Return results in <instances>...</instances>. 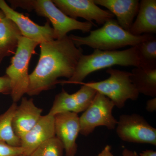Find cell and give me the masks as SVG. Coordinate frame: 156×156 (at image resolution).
Listing matches in <instances>:
<instances>
[{"mask_svg": "<svg viewBox=\"0 0 156 156\" xmlns=\"http://www.w3.org/2000/svg\"><path fill=\"white\" fill-rule=\"evenodd\" d=\"M41 53L33 72L29 75L27 94L34 96L53 88L59 83L58 78L72 77L83 49L78 48L69 37L40 44Z\"/></svg>", "mask_w": 156, "mask_h": 156, "instance_id": "6da1fadb", "label": "cell"}, {"mask_svg": "<svg viewBox=\"0 0 156 156\" xmlns=\"http://www.w3.org/2000/svg\"><path fill=\"white\" fill-rule=\"evenodd\" d=\"M153 36L148 34L133 35L122 28L117 20L112 18L100 28L90 31L87 36L71 34L69 37L78 48L85 45L94 50L112 51L127 46H136Z\"/></svg>", "mask_w": 156, "mask_h": 156, "instance_id": "7a4b0ae2", "label": "cell"}, {"mask_svg": "<svg viewBox=\"0 0 156 156\" xmlns=\"http://www.w3.org/2000/svg\"><path fill=\"white\" fill-rule=\"evenodd\" d=\"M116 65L139 67L140 63L136 46L123 50H94L89 55L83 54L72 77L63 83L81 84L92 73Z\"/></svg>", "mask_w": 156, "mask_h": 156, "instance_id": "3957f363", "label": "cell"}, {"mask_svg": "<svg viewBox=\"0 0 156 156\" xmlns=\"http://www.w3.org/2000/svg\"><path fill=\"white\" fill-rule=\"evenodd\" d=\"M9 2L12 9L20 8L28 11H34L39 16L48 19L53 26L55 40L63 38L71 31L89 33L93 26H96L94 23L81 22L69 17L51 0H11Z\"/></svg>", "mask_w": 156, "mask_h": 156, "instance_id": "277c9868", "label": "cell"}, {"mask_svg": "<svg viewBox=\"0 0 156 156\" xmlns=\"http://www.w3.org/2000/svg\"><path fill=\"white\" fill-rule=\"evenodd\" d=\"M38 45L37 42L22 36L19 38L17 50L11 58V64L6 70V75L11 82L10 94L13 102L17 103L28 91L29 62Z\"/></svg>", "mask_w": 156, "mask_h": 156, "instance_id": "5b68a950", "label": "cell"}, {"mask_svg": "<svg viewBox=\"0 0 156 156\" xmlns=\"http://www.w3.org/2000/svg\"><path fill=\"white\" fill-rule=\"evenodd\" d=\"M106 73L110 76L106 80L85 84L106 96L119 108L124 107L127 100L138 99L139 93L131 82V72L111 67Z\"/></svg>", "mask_w": 156, "mask_h": 156, "instance_id": "8992f818", "label": "cell"}, {"mask_svg": "<svg viewBox=\"0 0 156 156\" xmlns=\"http://www.w3.org/2000/svg\"><path fill=\"white\" fill-rule=\"evenodd\" d=\"M115 106L112 101L97 92L89 107L80 117V134L88 136L99 126L114 129L118 123L112 115Z\"/></svg>", "mask_w": 156, "mask_h": 156, "instance_id": "52a82bcc", "label": "cell"}, {"mask_svg": "<svg viewBox=\"0 0 156 156\" xmlns=\"http://www.w3.org/2000/svg\"><path fill=\"white\" fill-rule=\"evenodd\" d=\"M116 131L125 142L156 145V129L137 114L122 115L118 121Z\"/></svg>", "mask_w": 156, "mask_h": 156, "instance_id": "ba28073f", "label": "cell"}, {"mask_svg": "<svg viewBox=\"0 0 156 156\" xmlns=\"http://www.w3.org/2000/svg\"><path fill=\"white\" fill-rule=\"evenodd\" d=\"M0 10L5 17L15 23L22 36L36 42L39 44L55 40L53 29L49 20H47L44 26L38 25L28 17L12 9L4 0H0Z\"/></svg>", "mask_w": 156, "mask_h": 156, "instance_id": "9c48e42d", "label": "cell"}, {"mask_svg": "<svg viewBox=\"0 0 156 156\" xmlns=\"http://www.w3.org/2000/svg\"><path fill=\"white\" fill-rule=\"evenodd\" d=\"M52 1L57 8L73 19L76 20L78 17H81L88 22L95 21L98 25H103L114 17L108 11L99 8L94 0Z\"/></svg>", "mask_w": 156, "mask_h": 156, "instance_id": "30bf717a", "label": "cell"}, {"mask_svg": "<svg viewBox=\"0 0 156 156\" xmlns=\"http://www.w3.org/2000/svg\"><path fill=\"white\" fill-rule=\"evenodd\" d=\"M55 136L62 144L66 156H75L77 151V138L80 133V117L74 112L54 115Z\"/></svg>", "mask_w": 156, "mask_h": 156, "instance_id": "8fae6325", "label": "cell"}, {"mask_svg": "<svg viewBox=\"0 0 156 156\" xmlns=\"http://www.w3.org/2000/svg\"><path fill=\"white\" fill-rule=\"evenodd\" d=\"M55 136L54 116H41L35 125L20 138L23 156H28L38 147Z\"/></svg>", "mask_w": 156, "mask_h": 156, "instance_id": "7c38bea8", "label": "cell"}, {"mask_svg": "<svg viewBox=\"0 0 156 156\" xmlns=\"http://www.w3.org/2000/svg\"><path fill=\"white\" fill-rule=\"evenodd\" d=\"M21 99L12 119L14 133L20 139L36 124L43 111L42 109L35 105L32 98L23 97Z\"/></svg>", "mask_w": 156, "mask_h": 156, "instance_id": "4fadbf2b", "label": "cell"}, {"mask_svg": "<svg viewBox=\"0 0 156 156\" xmlns=\"http://www.w3.org/2000/svg\"><path fill=\"white\" fill-rule=\"evenodd\" d=\"M97 5L103 6L116 16L120 26L126 30H129L138 12V0H94Z\"/></svg>", "mask_w": 156, "mask_h": 156, "instance_id": "5bb4252c", "label": "cell"}, {"mask_svg": "<svg viewBox=\"0 0 156 156\" xmlns=\"http://www.w3.org/2000/svg\"><path fill=\"white\" fill-rule=\"evenodd\" d=\"M134 36L156 33V1L141 0L136 17L129 30Z\"/></svg>", "mask_w": 156, "mask_h": 156, "instance_id": "9a60e30c", "label": "cell"}, {"mask_svg": "<svg viewBox=\"0 0 156 156\" xmlns=\"http://www.w3.org/2000/svg\"><path fill=\"white\" fill-rule=\"evenodd\" d=\"M21 36L20 30L13 21L5 16L0 18V63L6 57L14 55Z\"/></svg>", "mask_w": 156, "mask_h": 156, "instance_id": "2e32d148", "label": "cell"}, {"mask_svg": "<svg viewBox=\"0 0 156 156\" xmlns=\"http://www.w3.org/2000/svg\"><path fill=\"white\" fill-rule=\"evenodd\" d=\"M131 80L138 93L146 96H156V68L134 67Z\"/></svg>", "mask_w": 156, "mask_h": 156, "instance_id": "e0dca14e", "label": "cell"}, {"mask_svg": "<svg viewBox=\"0 0 156 156\" xmlns=\"http://www.w3.org/2000/svg\"><path fill=\"white\" fill-rule=\"evenodd\" d=\"M17 105L13 102L4 113L0 115V141L14 147H20V139L14 133L12 119Z\"/></svg>", "mask_w": 156, "mask_h": 156, "instance_id": "ac0fdd59", "label": "cell"}, {"mask_svg": "<svg viewBox=\"0 0 156 156\" xmlns=\"http://www.w3.org/2000/svg\"><path fill=\"white\" fill-rule=\"evenodd\" d=\"M82 112L73 94H69L64 89L56 95L49 113L54 116L65 112L76 113Z\"/></svg>", "mask_w": 156, "mask_h": 156, "instance_id": "d6986e66", "label": "cell"}, {"mask_svg": "<svg viewBox=\"0 0 156 156\" xmlns=\"http://www.w3.org/2000/svg\"><path fill=\"white\" fill-rule=\"evenodd\" d=\"M139 67L156 68V38L155 36L136 46Z\"/></svg>", "mask_w": 156, "mask_h": 156, "instance_id": "ffe728a7", "label": "cell"}, {"mask_svg": "<svg viewBox=\"0 0 156 156\" xmlns=\"http://www.w3.org/2000/svg\"><path fill=\"white\" fill-rule=\"evenodd\" d=\"M64 148L56 136L43 143L28 156H63Z\"/></svg>", "mask_w": 156, "mask_h": 156, "instance_id": "44dd1931", "label": "cell"}, {"mask_svg": "<svg viewBox=\"0 0 156 156\" xmlns=\"http://www.w3.org/2000/svg\"><path fill=\"white\" fill-rule=\"evenodd\" d=\"M80 84L82 85L80 89L73 95L82 112H84L92 103L97 92L85 83Z\"/></svg>", "mask_w": 156, "mask_h": 156, "instance_id": "7402d4cb", "label": "cell"}, {"mask_svg": "<svg viewBox=\"0 0 156 156\" xmlns=\"http://www.w3.org/2000/svg\"><path fill=\"white\" fill-rule=\"evenodd\" d=\"M23 148L14 147L0 141V156H20L23 155Z\"/></svg>", "mask_w": 156, "mask_h": 156, "instance_id": "603a6c76", "label": "cell"}, {"mask_svg": "<svg viewBox=\"0 0 156 156\" xmlns=\"http://www.w3.org/2000/svg\"><path fill=\"white\" fill-rule=\"evenodd\" d=\"M11 92V82L8 76H0V93L10 94Z\"/></svg>", "mask_w": 156, "mask_h": 156, "instance_id": "cb8c5ba5", "label": "cell"}, {"mask_svg": "<svg viewBox=\"0 0 156 156\" xmlns=\"http://www.w3.org/2000/svg\"><path fill=\"white\" fill-rule=\"evenodd\" d=\"M146 109L150 112H153L156 110V98H153L152 99L148 100L146 103Z\"/></svg>", "mask_w": 156, "mask_h": 156, "instance_id": "d4e9b609", "label": "cell"}, {"mask_svg": "<svg viewBox=\"0 0 156 156\" xmlns=\"http://www.w3.org/2000/svg\"><path fill=\"white\" fill-rule=\"evenodd\" d=\"M96 156H114L111 152V146L106 145L102 151Z\"/></svg>", "mask_w": 156, "mask_h": 156, "instance_id": "484cf974", "label": "cell"}, {"mask_svg": "<svg viewBox=\"0 0 156 156\" xmlns=\"http://www.w3.org/2000/svg\"><path fill=\"white\" fill-rule=\"evenodd\" d=\"M122 156H140L135 151L129 150L128 149H125L122 151Z\"/></svg>", "mask_w": 156, "mask_h": 156, "instance_id": "4316f807", "label": "cell"}, {"mask_svg": "<svg viewBox=\"0 0 156 156\" xmlns=\"http://www.w3.org/2000/svg\"><path fill=\"white\" fill-rule=\"evenodd\" d=\"M140 156H156V152L152 150H146L139 154Z\"/></svg>", "mask_w": 156, "mask_h": 156, "instance_id": "83f0119b", "label": "cell"}, {"mask_svg": "<svg viewBox=\"0 0 156 156\" xmlns=\"http://www.w3.org/2000/svg\"><path fill=\"white\" fill-rule=\"evenodd\" d=\"M5 15H4V13H3L2 11L0 10V18H3L5 17Z\"/></svg>", "mask_w": 156, "mask_h": 156, "instance_id": "f1b7e54d", "label": "cell"}, {"mask_svg": "<svg viewBox=\"0 0 156 156\" xmlns=\"http://www.w3.org/2000/svg\"><path fill=\"white\" fill-rule=\"evenodd\" d=\"M20 156H23V155H22Z\"/></svg>", "mask_w": 156, "mask_h": 156, "instance_id": "f546056e", "label": "cell"}]
</instances>
